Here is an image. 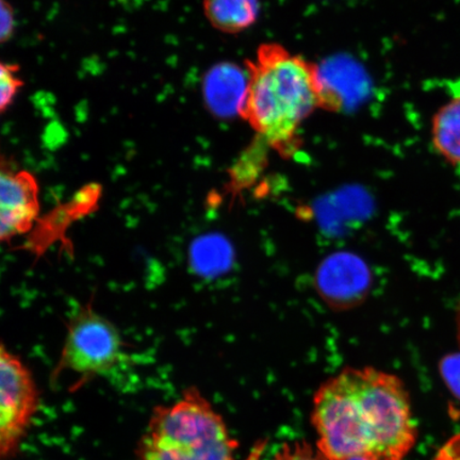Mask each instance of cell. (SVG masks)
<instances>
[{"label": "cell", "mask_w": 460, "mask_h": 460, "mask_svg": "<svg viewBox=\"0 0 460 460\" xmlns=\"http://www.w3.org/2000/svg\"><path fill=\"white\" fill-rule=\"evenodd\" d=\"M312 421L325 460H402L417 441L410 394L374 367H345L316 390Z\"/></svg>", "instance_id": "obj_1"}, {"label": "cell", "mask_w": 460, "mask_h": 460, "mask_svg": "<svg viewBox=\"0 0 460 460\" xmlns=\"http://www.w3.org/2000/svg\"><path fill=\"white\" fill-rule=\"evenodd\" d=\"M249 86L240 117L281 154L297 147L298 129L323 108L319 66L278 43L262 44L247 61Z\"/></svg>", "instance_id": "obj_2"}, {"label": "cell", "mask_w": 460, "mask_h": 460, "mask_svg": "<svg viewBox=\"0 0 460 460\" xmlns=\"http://www.w3.org/2000/svg\"><path fill=\"white\" fill-rule=\"evenodd\" d=\"M223 417L197 387L171 405L155 407L137 444V460H235Z\"/></svg>", "instance_id": "obj_3"}, {"label": "cell", "mask_w": 460, "mask_h": 460, "mask_svg": "<svg viewBox=\"0 0 460 460\" xmlns=\"http://www.w3.org/2000/svg\"><path fill=\"white\" fill-rule=\"evenodd\" d=\"M128 359L118 327L89 304L79 307L68 321L53 377L65 372L77 374L80 385L111 373Z\"/></svg>", "instance_id": "obj_4"}, {"label": "cell", "mask_w": 460, "mask_h": 460, "mask_svg": "<svg viewBox=\"0 0 460 460\" xmlns=\"http://www.w3.org/2000/svg\"><path fill=\"white\" fill-rule=\"evenodd\" d=\"M40 396L31 370L16 355L0 349V457L13 459L39 411Z\"/></svg>", "instance_id": "obj_5"}, {"label": "cell", "mask_w": 460, "mask_h": 460, "mask_svg": "<svg viewBox=\"0 0 460 460\" xmlns=\"http://www.w3.org/2000/svg\"><path fill=\"white\" fill-rule=\"evenodd\" d=\"M40 214L39 186L31 172L5 169L0 175V239L10 243L33 227Z\"/></svg>", "instance_id": "obj_6"}, {"label": "cell", "mask_w": 460, "mask_h": 460, "mask_svg": "<svg viewBox=\"0 0 460 460\" xmlns=\"http://www.w3.org/2000/svg\"><path fill=\"white\" fill-rule=\"evenodd\" d=\"M369 272L359 258L341 254L330 257L318 273L322 295L335 307H349L366 296Z\"/></svg>", "instance_id": "obj_7"}, {"label": "cell", "mask_w": 460, "mask_h": 460, "mask_svg": "<svg viewBox=\"0 0 460 460\" xmlns=\"http://www.w3.org/2000/svg\"><path fill=\"white\" fill-rule=\"evenodd\" d=\"M249 86V74L230 62L217 63L206 73L203 83L205 105L216 118L227 119L241 115Z\"/></svg>", "instance_id": "obj_8"}, {"label": "cell", "mask_w": 460, "mask_h": 460, "mask_svg": "<svg viewBox=\"0 0 460 460\" xmlns=\"http://www.w3.org/2000/svg\"><path fill=\"white\" fill-rule=\"evenodd\" d=\"M323 108L341 111L350 103L358 102L361 91L366 88L365 77L352 62L332 60L323 67L319 66Z\"/></svg>", "instance_id": "obj_9"}, {"label": "cell", "mask_w": 460, "mask_h": 460, "mask_svg": "<svg viewBox=\"0 0 460 460\" xmlns=\"http://www.w3.org/2000/svg\"><path fill=\"white\" fill-rule=\"evenodd\" d=\"M204 11L211 25L226 33H238L255 24L258 0H204Z\"/></svg>", "instance_id": "obj_10"}, {"label": "cell", "mask_w": 460, "mask_h": 460, "mask_svg": "<svg viewBox=\"0 0 460 460\" xmlns=\"http://www.w3.org/2000/svg\"><path fill=\"white\" fill-rule=\"evenodd\" d=\"M431 139L442 157L454 165H460V93L436 113Z\"/></svg>", "instance_id": "obj_11"}, {"label": "cell", "mask_w": 460, "mask_h": 460, "mask_svg": "<svg viewBox=\"0 0 460 460\" xmlns=\"http://www.w3.org/2000/svg\"><path fill=\"white\" fill-rule=\"evenodd\" d=\"M19 66L4 65L0 67V109L4 112L13 102L17 92L22 88V82L17 76Z\"/></svg>", "instance_id": "obj_12"}, {"label": "cell", "mask_w": 460, "mask_h": 460, "mask_svg": "<svg viewBox=\"0 0 460 460\" xmlns=\"http://www.w3.org/2000/svg\"><path fill=\"white\" fill-rule=\"evenodd\" d=\"M273 460H325L318 450L306 442L295 441L285 444L275 454Z\"/></svg>", "instance_id": "obj_13"}, {"label": "cell", "mask_w": 460, "mask_h": 460, "mask_svg": "<svg viewBox=\"0 0 460 460\" xmlns=\"http://www.w3.org/2000/svg\"><path fill=\"white\" fill-rule=\"evenodd\" d=\"M440 373L447 388L460 400V353L446 356L440 362Z\"/></svg>", "instance_id": "obj_14"}, {"label": "cell", "mask_w": 460, "mask_h": 460, "mask_svg": "<svg viewBox=\"0 0 460 460\" xmlns=\"http://www.w3.org/2000/svg\"><path fill=\"white\" fill-rule=\"evenodd\" d=\"M14 27L13 8L7 3V0H2V5H0V40L3 43L7 42L13 36Z\"/></svg>", "instance_id": "obj_15"}, {"label": "cell", "mask_w": 460, "mask_h": 460, "mask_svg": "<svg viewBox=\"0 0 460 460\" xmlns=\"http://www.w3.org/2000/svg\"><path fill=\"white\" fill-rule=\"evenodd\" d=\"M456 325H457L458 341H459V344H460V303L458 305L457 314H456Z\"/></svg>", "instance_id": "obj_16"}, {"label": "cell", "mask_w": 460, "mask_h": 460, "mask_svg": "<svg viewBox=\"0 0 460 460\" xmlns=\"http://www.w3.org/2000/svg\"><path fill=\"white\" fill-rule=\"evenodd\" d=\"M347 460H367V459L356 457V458H349V459H347Z\"/></svg>", "instance_id": "obj_17"}]
</instances>
